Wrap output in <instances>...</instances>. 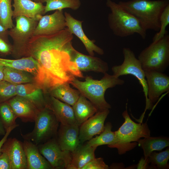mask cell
Wrapping results in <instances>:
<instances>
[{"label":"cell","mask_w":169,"mask_h":169,"mask_svg":"<svg viewBox=\"0 0 169 169\" xmlns=\"http://www.w3.org/2000/svg\"><path fill=\"white\" fill-rule=\"evenodd\" d=\"M73 39L66 27L53 34L33 36L28 43L24 56H31L38 62L40 87L45 92H50L62 84H70L75 77L84 78L73 61L76 51Z\"/></svg>","instance_id":"cell-1"},{"label":"cell","mask_w":169,"mask_h":169,"mask_svg":"<svg viewBox=\"0 0 169 169\" xmlns=\"http://www.w3.org/2000/svg\"><path fill=\"white\" fill-rule=\"evenodd\" d=\"M85 79L84 81H82L75 77L70 84L95 105L97 112L109 110L111 108L105 99L106 90L116 85H122L125 83L123 79L107 72L104 74L103 77L99 80L94 79L89 76H86Z\"/></svg>","instance_id":"cell-2"},{"label":"cell","mask_w":169,"mask_h":169,"mask_svg":"<svg viewBox=\"0 0 169 169\" xmlns=\"http://www.w3.org/2000/svg\"><path fill=\"white\" fill-rule=\"evenodd\" d=\"M123 8L133 15L146 30L158 32L160 28V18L169 0H131L120 1L118 3Z\"/></svg>","instance_id":"cell-3"},{"label":"cell","mask_w":169,"mask_h":169,"mask_svg":"<svg viewBox=\"0 0 169 169\" xmlns=\"http://www.w3.org/2000/svg\"><path fill=\"white\" fill-rule=\"evenodd\" d=\"M106 5L111 11L108 15V21L114 34L125 37L137 33L143 39L146 38V31L135 17L111 0H106Z\"/></svg>","instance_id":"cell-4"},{"label":"cell","mask_w":169,"mask_h":169,"mask_svg":"<svg viewBox=\"0 0 169 169\" xmlns=\"http://www.w3.org/2000/svg\"><path fill=\"white\" fill-rule=\"evenodd\" d=\"M125 121L118 130L115 131V140L109 147L116 148L120 154L131 150L136 145L137 141L141 138L150 136L151 132L146 123H137L130 118L127 109L122 113Z\"/></svg>","instance_id":"cell-5"},{"label":"cell","mask_w":169,"mask_h":169,"mask_svg":"<svg viewBox=\"0 0 169 169\" xmlns=\"http://www.w3.org/2000/svg\"><path fill=\"white\" fill-rule=\"evenodd\" d=\"M138 59L144 71L163 73L169 65V35L153 42L140 53Z\"/></svg>","instance_id":"cell-6"},{"label":"cell","mask_w":169,"mask_h":169,"mask_svg":"<svg viewBox=\"0 0 169 169\" xmlns=\"http://www.w3.org/2000/svg\"><path fill=\"white\" fill-rule=\"evenodd\" d=\"M33 131L21 134L24 140L30 141L38 146L53 138L57 133L59 122L52 111L45 107L39 112Z\"/></svg>","instance_id":"cell-7"},{"label":"cell","mask_w":169,"mask_h":169,"mask_svg":"<svg viewBox=\"0 0 169 169\" xmlns=\"http://www.w3.org/2000/svg\"><path fill=\"white\" fill-rule=\"evenodd\" d=\"M40 18H30L22 16L15 18V25L8 30L9 36L13 41L12 51L15 56H24L26 47L33 37Z\"/></svg>","instance_id":"cell-8"},{"label":"cell","mask_w":169,"mask_h":169,"mask_svg":"<svg viewBox=\"0 0 169 169\" xmlns=\"http://www.w3.org/2000/svg\"><path fill=\"white\" fill-rule=\"evenodd\" d=\"M122 53L124 61L120 65H114L112 67L111 70L113 75L118 77L128 74L136 77L142 87L146 103L147 101V86L145 71L140 61L130 49L124 48Z\"/></svg>","instance_id":"cell-9"},{"label":"cell","mask_w":169,"mask_h":169,"mask_svg":"<svg viewBox=\"0 0 169 169\" xmlns=\"http://www.w3.org/2000/svg\"><path fill=\"white\" fill-rule=\"evenodd\" d=\"M38 147L40 153L48 161L53 169H67L71 161V152L62 150L54 138Z\"/></svg>","instance_id":"cell-10"},{"label":"cell","mask_w":169,"mask_h":169,"mask_svg":"<svg viewBox=\"0 0 169 169\" xmlns=\"http://www.w3.org/2000/svg\"><path fill=\"white\" fill-rule=\"evenodd\" d=\"M145 73L147 86L146 110L151 109L162 94L169 92V77L157 71H145Z\"/></svg>","instance_id":"cell-11"},{"label":"cell","mask_w":169,"mask_h":169,"mask_svg":"<svg viewBox=\"0 0 169 169\" xmlns=\"http://www.w3.org/2000/svg\"><path fill=\"white\" fill-rule=\"evenodd\" d=\"M66 27L63 10H57L52 14L42 16L34 31L33 36L53 34Z\"/></svg>","instance_id":"cell-12"},{"label":"cell","mask_w":169,"mask_h":169,"mask_svg":"<svg viewBox=\"0 0 169 169\" xmlns=\"http://www.w3.org/2000/svg\"><path fill=\"white\" fill-rule=\"evenodd\" d=\"M109 112V110L97 112L80 125L79 138L81 144L103 131L105 121Z\"/></svg>","instance_id":"cell-13"},{"label":"cell","mask_w":169,"mask_h":169,"mask_svg":"<svg viewBox=\"0 0 169 169\" xmlns=\"http://www.w3.org/2000/svg\"><path fill=\"white\" fill-rule=\"evenodd\" d=\"M64 15L67 28L72 34H74L80 40L90 55L94 56V52L99 55H103V50L95 44V41L90 39L84 32L82 27L83 21L75 19L70 13L66 12Z\"/></svg>","instance_id":"cell-14"},{"label":"cell","mask_w":169,"mask_h":169,"mask_svg":"<svg viewBox=\"0 0 169 169\" xmlns=\"http://www.w3.org/2000/svg\"><path fill=\"white\" fill-rule=\"evenodd\" d=\"M2 149L6 151L8 156L11 169H28L22 142L14 138L7 139Z\"/></svg>","instance_id":"cell-15"},{"label":"cell","mask_w":169,"mask_h":169,"mask_svg":"<svg viewBox=\"0 0 169 169\" xmlns=\"http://www.w3.org/2000/svg\"><path fill=\"white\" fill-rule=\"evenodd\" d=\"M8 102L17 118L24 122H34L40 111L29 100L17 95Z\"/></svg>","instance_id":"cell-16"},{"label":"cell","mask_w":169,"mask_h":169,"mask_svg":"<svg viewBox=\"0 0 169 169\" xmlns=\"http://www.w3.org/2000/svg\"><path fill=\"white\" fill-rule=\"evenodd\" d=\"M45 107L52 111L61 124L79 125L76 121L73 109L69 105L51 96L49 101L45 102Z\"/></svg>","instance_id":"cell-17"},{"label":"cell","mask_w":169,"mask_h":169,"mask_svg":"<svg viewBox=\"0 0 169 169\" xmlns=\"http://www.w3.org/2000/svg\"><path fill=\"white\" fill-rule=\"evenodd\" d=\"M73 61L81 72L92 71L104 74L109 69L108 64L101 59L84 54L76 50Z\"/></svg>","instance_id":"cell-18"},{"label":"cell","mask_w":169,"mask_h":169,"mask_svg":"<svg viewBox=\"0 0 169 169\" xmlns=\"http://www.w3.org/2000/svg\"><path fill=\"white\" fill-rule=\"evenodd\" d=\"M79 126L61 124L57 141L62 150L72 152L81 144L79 138Z\"/></svg>","instance_id":"cell-19"},{"label":"cell","mask_w":169,"mask_h":169,"mask_svg":"<svg viewBox=\"0 0 169 169\" xmlns=\"http://www.w3.org/2000/svg\"><path fill=\"white\" fill-rule=\"evenodd\" d=\"M13 18L21 16L30 18H40L44 14V6L41 2L31 0H13Z\"/></svg>","instance_id":"cell-20"},{"label":"cell","mask_w":169,"mask_h":169,"mask_svg":"<svg viewBox=\"0 0 169 169\" xmlns=\"http://www.w3.org/2000/svg\"><path fill=\"white\" fill-rule=\"evenodd\" d=\"M42 89L36 84L27 83L16 85L17 95L29 100L40 111L45 107Z\"/></svg>","instance_id":"cell-21"},{"label":"cell","mask_w":169,"mask_h":169,"mask_svg":"<svg viewBox=\"0 0 169 169\" xmlns=\"http://www.w3.org/2000/svg\"><path fill=\"white\" fill-rule=\"evenodd\" d=\"M22 143L26 157L28 169H53L48 161L40 153L37 146L26 140H24Z\"/></svg>","instance_id":"cell-22"},{"label":"cell","mask_w":169,"mask_h":169,"mask_svg":"<svg viewBox=\"0 0 169 169\" xmlns=\"http://www.w3.org/2000/svg\"><path fill=\"white\" fill-rule=\"evenodd\" d=\"M96 148L87 143L85 145L80 144L71 152V161L67 169H82L95 158V152Z\"/></svg>","instance_id":"cell-23"},{"label":"cell","mask_w":169,"mask_h":169,"mask_svg":"<svg viewBox=\"0 0 169 169\" xmlns=\"http://www.w3.org/2000/svg\"><path fill=\"white\" fill-rule=\"evenodd\" d=\"M72 107L77 122L79 126L97 112L95 105L81 94Z\"/></svg>","instance_id":"cell-24"},{"label":"cell","mask_w":169,"mask_h":169,"mask_svg":"<svg viewBox=\"0 0 169 169\" xmlns=\"http://www.w3.org/2000/svg\"><path fill=\"white\" fill-rule=\"evenodd\" d=\"M69 84L65 83L59 85L50 93L51 96L72 106L78 99L80 93L78 90L71 88Z\"/></svg>","instance_id":"cell-25"},{"label":"cell","mask_w":169,"mask_h":169,"mask_svg":"<svg viewBox=\"0 0 169 169\" xmlns=\"http://www.w3.org/2000/svg\"><path fill=\"white\" fill-rule=\"evenodd\" d=\"M137 142L142 149L145 158H147L154 151H161L169 145V138L163 137L150 136L140 139Z\"/></svg>","instance_id":"cell-26"},{"label":"cell","mask_w":169,"mask_h":169,"mask_svg":"<svg viewBox=\"0 0 169 169\" xmlns=\"http://www.w3.org/2000/svg\"><path fill=\"white\" fill-rule=\"evenodd\" d=\"M28 73L13 68L4 67L3 80L16 85L29 83L34 80Z\"/></svg>","instance_id":"cell-27"},{"label":"cell","mask_w":169,"mask_h":169,"mask_svg":"<svg viewBox=\"0 0 169 169\" xmlns=\"http://www.w3.org/2000/svg\"><path fill=\"white\" fill-rule=\"evenodd\" d=\"M112 127L110 123H107L105 125L104 130L100 135L91 139L87 144L96 147L105 145H107L109 147L112 145L115 141V133L111 131Z\"/></svg>","instance_id":"cell-28"},{"label":"cell","mask_w":169,"mask_h":169,"mask_svg":"<svg viewBox=\"0 0 169 169\" xmlns=\"http://www.w3.org/2000/svg\"><path fill=\"white\" fill-rule=\"evenodd\" d=\"M41 2L46 3L44 14L50 11L63 10L66 8L77 10L81 5L80 0H41Z\"/></svg>","instance_id":"cell-29"},{"label":"cell","mask_w":169,"mask_h":169,"mask_svg":"<svg viewBox=\"0 0 169 169\" xmlns=\"http://www.w3.org/2000/svg\"><path fill=\"white\" fill-rule=\"evenodd\" d=\"M11 2L12 0H0V23L8 30L15 26L12 20L13 10Z\"/></svg>","instance_id":"cell-30"},{"label":"cell","mask_w":169,"mask_h":169,"mask_svg":"<svg viewBox=\"0 0 169 169\" xmlns=\"http://www.w3.org/2000/svg\"><path fill=\"white\" fill-rule=\"evenodd\" d=\"M17 118L8 102L0 103V119L5 131L17 124L15 121Z\"/></svg>","instance_id":"cell-31"},{"label":"cell","mask_w":169,"mask_h":169,"mask_svg":"<svg viewBox=\"0 0 169 169\" xmlns=\"http://www.w3.org/2000/svg\"><path fill=\"white\" fill-rule=\"evenodd\" d=\"M169 159V149L157 153L152 152L147 157L148 161L150 163L152 167L159 169L167 168L168 161Z\"/></svg>","instance_id":"cell-32"},{"label":"cell","mask_w":169,"mask_h":169,"mask_svg":"<svg viewBox=\"0 0 169 169\" xmlns=\"http://www.w3.org/2000/svg\"><path fill=\"white\" fill-rule=\"evenodd\" d=\"M16 95V85L4 80L0 81V103Z\"/></svg>","instance_id":"cell-33"},{"label":"cell","mask_w":169,"mask_h":169,"mask_svg":"<svg viewBox=\"0 0 169 169\" xmlns=\"http://www.w3.org/2000/svg\"><path fill=\"white\" fill-rule=\"evenodd\" d=\"M160 21V29L153 37V42L159 40L167 34L168 32L166 30V28L169 24V4L166 7L162 13Z\"/></svg>","instance_id":"cell-34"},{"label":"cell","mask_w":169,"mask_h":169,"mask_svg":"<svg viewBox=\"0 0 169 169\" xmlns=\"http://www.w3.org/2000/svg\"><path fill=\"white\" fill-rule=\"evenodd\" d=\"M109 167L104 162L103 158L95 157L91 160L82 169H108Z\"/></svg>","instance_id":"cell-35"},{"label":"cell","mask_w":169,"mask_h":169,"mask_svg":"<svg viewBox=\"0 0 169 169\" xmlns=\"http://www.w3.org/2000/svg\"><path fill=\"white\" fill-rule=\"evenodd\" d=\"M0 155V169H11L10 159L6 151L1 150Z\"/></svg>","instance_id":"cell-36"},{"label":"cell","mask_w":169,"mask_h":169,"mask_svg":"<svg viewBox=\"0 0 169 169\" xmlns=\"http://www.w3.org/2000/svg\"><path fill=\"white\" fill-rule=\"evenodd\" d=\"M19 126V125L16 124L9 127L6 131L5 134L4 135L3 137L0 141V155L1 154V150L2 147L6 141L11 131L15 128Z\"/></svg>","instance_id":"cell-37"},{"label":"cell","mask_w":169,"mask_h":169,"mask_svg":"<svg viewBox=\"0 0 169 169\" xmlns=\"http://www.w3.org/2000/svg\"><path fill=\"white\" fill-rule=\"evenodd\" d=\"M12 50V46L0 38V52L7 54Z\"/></svg>","instance_id":"cell-38"},{"label":"cell","mask_w":169,"mask_h":169,"mask_svg":"<svg viewBox=\"0 0 169 169\" xmlns=\"http://www.w3.org/2000/svg\"><path fill=\"white\" fill-rule=\"evenodd\" d=\"M8 30L6 29L0 23V38L10 44L8 39Z\"/></svg>","instance_id":"cell-39"},{"label":"cell","mask_w":169,"mask_h":169,"mask_svg":"<svg viewBox=\"0 0 169 169\" xmlns=\"http://www.w3.org/2000/svg\"><path fill=\"white\" fill-rule=\"evenodd\" d=\"M149 163L148 161L147 158L142 159L140 161L137 168L145 169L148 167V165Z\"/></svg>","instance_id":"cell-40"},{"label":"cell","mask_w":169,"mask_h":169,"mask_svg":"<svg viewBox=\"0 0 169 169\" xmlns=\"http://www.w3.org/2000/svg\"><path fill=\"white\" fill-rule=\"evenodd\" d=\"M6 133V131L3 127L0 119V135H4Z\"/></svg>","instance_id":"cell-41"},{"label":"cell","mask_w":169,"mask_h":169,"mask_svg":"<svg viewBox=\"0 0 169 169\" xmlns=\"http://www.w3.org/2000/svg\"><path fill=\"white\" fill-rule=\"evenodd\" d=\"M4 66L0 65V81L3 79V69Z\"/></svg>","instance_id":"cell-42"},{"label":"cell","mask_w":169,"mask_h":169,"mask_svg":"<svg viewBox=\"0 0 169 169\" xmlns=\"http://www.w3.org/2000/svg\"><path fill=\"white\" fill-rule=\"evenodd\" d=\"M32 0L34 2H41V0Z\"/></svg>","instance_id":"cell-43"}]
</instances>
